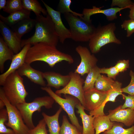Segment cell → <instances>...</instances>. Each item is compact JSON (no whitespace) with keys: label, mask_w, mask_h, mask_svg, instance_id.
Listing matches in <instances>:
<instances>
[{"label":"cell","mask_w":134,"mask_h":134,"mask_svg":"<svg viewBox=\"0 0 134 134\" xmlns=\"http://www.w3.org/2000/svg\"><path fill=\"white\" fill-rule=\"evenodd\" d=\"M134 5V3L130 0H113L111 6H117L119 8H130Z\"/></svg>","instance_id":"cell-37"},{"label":"cell","mask_w":134,"mask_h":134,"mask_svg":"<svg viewBox=\"0 0 134 134\" xmlns=\"http://www.w3.org/2000/svg\"><path fill=\"white\" fill-rule=\"evenodd\" d=\"M115 81L112 78L100 74L95 82L94 87L99 91L107 92Z\"/></svg>","instance_id":"cell-28"},{"label":"cell","mask_w":134,"mask_h":134,"mask_svg":"<svg viewBox=\"0 0 134 134\" xmlns=\"http://www.w3.org/2000/svg\"><path fill=\"white\" fill-rule=\"evenodd\" d=\"M31 12L23 9L6 17L0 14V20L7 25L12 27L21 21L30 18Z\"/></svg>","instance_id":"cell-22"},{"label":"cell","mask_w":134,"mask_h":134,"mask_svg":"<svg viewBox=\"0 0 134 134\" xmlns=\"http://www.w3.org/2000/svg\"><path fill=\"white\" fill-rule=\"evenodd\" d=\"M63 61L70 64L74 62L71 55L58 50L56 46L42 42L31 46L27 52L25 59V62L30 64L36 61L43 62L51 67Z\"/></svg>","instance_id":"cell-1"},{"label":"cell","mask_w":134,"mask_h":134,"mask_svg":"<svg viewBox=\"0 0 134 134\" xmlns=\"http://www.w3.org/2000/svg\"><path fill=\"white\" fill-rule=\"evenodd\" d=\"M16 134L15 133L14 134Z\"/></svg>","instance_id":"cell-44"},{"label":"cell","mask_w":134,"mask_h":134,"mask_svg":"<svg viewBox=\"0 0 134 134\" xmlns=\"http://www.w3.org/2000/svg\"><path fill=\"white\" fill-rule=\"evenodd\" d=\"M68 74L70 77L68 83L62 89L57 90L55 93L59 95L64 94L73 96L77 98L84 107V80L79 74L74 72L70 71Z\"/></svg>","instance_id":"cell-9"},{"label":"cell","mask_w":134,"mask_h":134,"mask_svg":"<svg viewBox=\"0 0 134 134\" xmlns=\"http://www.w3.org/2000/svg\"><path fill=\"white\" fill-rule=\"evenodd\" d=\"M69 27L71 38L76 42L89 41L94 34L96 28L92 22L87 21L70 13L64 14Z\"/></svg>","instance_id":"cell-4"},{"label":"cell","mask_w":134,"mask_h":134,"mask_svg":"<svg viewBox=\"0 0 134 134\" xmlns=\"http://www.w3.org/2000/svg\"><path fill=\"white\" fill-rule=\"evenodd\" d=\"M107 95V92L99 91L94 87L84 92L85 109L90 111L99 108L104 102Z\"/></svg>","instance_id":"cell-11"},{"label":"cell","mask_w":134,"mask_h":134,"mask_svg":"<svg viewBox=\"0 0 134 134\" xmlns=\"http://www.w3.org/2000/svg\"><path fill=\"white\" fill-rule=\"evenodd\" d=\"M46 125L43 118L39 121L38 124L34 128L30 129L27 134H48Z\"/></svg>","instance_id":"cell-34"},{"label":"cell","mask_w":134,"mask_h":134,"mask_svg":"<svg viewBox=\"0 0 134 134\" xmlns=\"http://www.w3.org/2000/svg\"><path fill=\"white\" fill-rule=\"evenodd\" d=\"M23 9L22 0H7L6 6L3 10L10 14Z\"/></svg>","instance_id":"cell-31"},{"label":"cell","mask_w":134,"mask_h":134,"mask_svg":"<svg viewBox=\"0 0 134 134\" xmlns=\"http://www.w3.org/2000/svg\"><path fill=\"white\" fill-rule=\"evenodd\" d=\"M129 75L131 77L130 82L128 86L122 88V92L129 95L134 96V72L130 70Z\"/></svg>","instance_id":"cell-38"},{"label":"cell","mask_w":134,"mask_h":134,"mask_svg":"<svg viewBox=\"0 0 134 134\" xmlns=\"http://www.w3.org/2000/svg\"><path fill=\"white\" fill-rule=\"evenodd\" d=\"M14 53L9 48L3 38L0 37V71L3 73L4 65L6 61L12 60Z\"/></svg>","instance_id":"cell-25"},{"label":"cell","mask_w":134,"mask_h":134,"mask_svg":"<svg viewBox=\"0 0 134 134\" xmlns=\"http://www.w3.org/2000/svg\"><path fill=\"white\" fill-rule=\"evenodd\" d=\"M103 6L97 7L93 6L92 8L84 9L82 14L83 16L82 18L84 20L88 22H92L90 16L92 15L98 13H102L105 15L107 20L109 21H112L117 18V13L121 10L126 9V8H119L112 7L106 9H102Z\"/></svg>","instance_id":"cell-16"},{"label":"cell","mask_w":134,"mask_h":134,"mask_svg":"<svg viewBox=\"0 0 134 134\" xmlns=\"http://www.w3.org/2000/svg\"><path fill=\"white\" fill-rule=\"evenodd\" d=\"M4 106H5V105L4 102L0 99V109L3 108Z\"/></svg>","instance_id":"cell-43"},{"label":"cell","mask_w":134,"mask_h":134,"mask_svg":"<svg viewBox=\"0 0 134 134\" xmlns=\"http://www.w3.org/2000/svg\"><path fill=\"white\" fill-rule=\"evenodd\" d=\"M0 99L4 102L7 112L8 119L5 125L11 128L16 134H27L29 129L17 107L11 104L6 97L2 87L0 88Z\"/></svg>","instance_id":"cell-7"},{"label":"cell","mask_w":134,"mask_h":134,"mask_svg":"<svg viewBox=\"0 0 134 134\" xmlns=\"http://www.w3.org/2000/svg\"><path fill=\"white\" fill-rule=\"evenodd\" d=\"M7 0H0V10L3 9L6 6Z\"/></svg>","instance_id":"cell-42"},{"label":"cell","mask_w":134,"mask_h":134,"mask_svg":"<svg viewBox=\"0 0 134 134\" xmlns=\"http://www.w3.org/2000/svg\"><path fill=\"white\" fill-rule=\"evenodd\" d=\"M35 20V32L30 37L21 40L22 47L28 44L33 45L40 42L56 46L59 40V37L49 15L47 14L45 17L40 14L36 16Z\"/></svg>","instance_id":"cell-2"},{"label":"cell","mask_w":134,"mask_h":134,"mask_svg":"<svg viewBox=\"0 0 134 134\" xmlns=\"http://www.w3.org/2000/svg\"><path fill=\"white\" fill-rule=\"evenodd\" d=\"M116 29L115 23H111L103 26H99L89 41V46L93 54L98 53L103 46L109 43L121 44V42L116 37L114 32Z\"/></svg>","instance_id":"cell-5"},{"label":"cell","mask_w":134,"mask_h":134,"mask_svg":"<svg viewBox=\"0 0 134 134\" xmlns=\"http://www.w3.org/2000/svg\"><path fill=\"white\" fill-rule=\"evenodd\" d=\"M54 102L50 96H45L36 98L30 102L20 103L16 106L20 111L25 123L31 129L35 127L32 120L33 113L36 111L40 112L43 107L47 109L51 108Z\"/></svg>","instance_id":"cell-6"},{"label":"cell","mask_w":134,"mask_h":134,"mask_svg":"<svg viewBox=\"0 0 134 134\" xmlns=\"http://www.w3.org/2000/svg\"><path fill=\"white\" fill-rule=\"evenodd\" d=\"M124 126L122 123L114 122L112 128L104 131L102 134H134V125L127 129L124 128Z\"/></svg>","instance_id":"cell-29"},{"label":"cell","mask_w":134,"mask_h":134,"mask_svg":"<svg viewBox=\"0 0 134 134\" xmlns=\"http://www.w3.org/2000/svg\"><path fill=\"white\" fill-rule=\"evenodd\" d=\"M60 134H82V132L76 126L71 124L66 116L64 115Z\"/></svg>","instance_id":"cell-30"},{"label":"cell","mask_w":134,"mask_h":134,"mask_svg":"<svg viewBox=\"0 0 134 134\" xmlns=\"http://www.w3.org/2000/svg\"><path fill=\"white\" fill-rule=\"evenodd\" d=\"M31 45L30 44L26 45L18 53L14 55L8 69L0 75V86L3 85L8 76L16 71L24 63L27 53Z\"/></svg>","instance_id":"cell-15"},{"label":"cell","mask_w":134,"mask_h":134,"mask_svg":"<svg viewBox=\"0 0 134 134\" xmlns=\"http://www.w3.org/2000/svg\"><path fill=\"white\" fill-rule=\"evenodd\" d=\"M0 30L4 41L9 48L15 54L18 53L22 49V40L19 38L13 30L1 20Z\"/></svg>","instance_id":"cell-14"},{"label":"cell","mask_w":134,"mask_h":134,"mask_svg":"<svg viewBox=\"0 0 134 134\" xmlns=\"http://www.w3.org/2000/svg\"><path fill=\"white\" fill-rule=\"evenodd\" d=\"M35 20L30 17L20 21L12 27L13 31L17 36L21 39L25 34L30 31L35 27Z\"/></svg>","instance_id":"cell-23"},{"label":"cell","mask_w":134,"mask_h":134,"mask_svg":"<svg viewBox=\"0 0 134 134\" xmlns=\"http://www.w3.org/2000/svg\"><path fill=\"white\" fill-rule=\"evenodd\" d=\"M100 74H107L108 77L114 80H115L116 76L120 73L115 66L109 68H100Z\"/></svg>","instance_id":"cell-36"},{"label":"cell","mask_w":134,"mask_h":134,"mask_svg":"<svg viewBox=\"0 0 134 134\" xmlns=\"http://www.w3.org/2000/svg\"><path fill=\"white\" fill-rule=\"evenodd\" d=\"M121 106L109 110L107 115L111 121L121 123L130 127L134 125V109H122Z\"/></svg>","instance_id":"cell-13"},{"label":"cell","mask_w":134,"mask_h":134,"mask_svg":"<svg viewBox=\"0 0 134 134\" xmlns=\"http://www.w3.org/2000/svg\"><path fill=\"white\" fill-rule=\"evenodd\" d=\"M121 28L126 31L127 37H130L134 33V20H125L121 25Z\"/></svg>","instance_id":"cell-35"},{"label":"cell","mask_w":134,"mask_h":134,"mask_svg":"<svg viewBox=\"0 0 134 134\" xmlns=\"http://www.w3.org/2000/svg\"><path fill=\"white\" fill-rule=\"evenodd\" d=\"M43 76L47 81L46 86L53 87L58 90L61 87H65L68 83L70 77L68 74L63 75L52 71H48L43 72Z\"/></svg>","instance_id":"cell-19"},{"label":"cell","mask_w":134,"mask_h":134,"mask_svg":"<svg viewBox=\"0 0 134 134\" xmlns=\"http://www.w3.org/2000/svg\"><path fill=\"white\" fill-rule=\"evenodd\" d=\"M100 69L97 66L91 69L87 74L83 86L84 92L94 87L95 82L100 74Z\"/></svg>","instance_id":"cell-27"},{"label":"cell","mask_w":134,"mask_h":134,"mask_svg":"<svg viewBox=\"0 0 134 134\" xmlns=\"http://www.w3.org/2000/svg\"><path fill=\"white\" fill-rule=\"evenodd\" d=\"M41 89L46 92L60 106L67 114L71 124L82 132V127L79 124L75 113V108L79 102V100L75 97L69 95H65V98H62L54 92L49 87H42Z\"/></svg>","instance_id":"cell-8"},{"label":"cell","mask_w":134,"mask_h":134,"mask_svg":"<svg viewBox=\"0 0 134 134\" xmlns=\"http://www.w3.org/2000/svg\"><path fill=\"white\" fill-rule=\"evenodd\" d=\"M2 87L9 102L16 106L26 101L28 95L24 83L23 78L16 71L7 77Z\"/></svg>","instance_id":"cell-3"},{"label":"cell","mask_w":134,"mask_h":134,"mask_svg":"<svg viewBox=\"0 0 134 134\" xmlns=\"http://www.w3.org/2000/svg\"><path fill=\"white\" fill-rule=\"evenodd\" d=\"M62 110L60 107L54 115L51 116L44 112L42 113L43 119L48 127L49 134H60L61 127L59 118Z\"/></svg>","instance_id":"cell-21"},{"label":"cell","mask_w":134,"mask_h":134,"mask_svg":"<svg viewBox=\"0 0 134 134\" xmlns=\"http://www.w3.org/2000/svg\"><path fill=\"white\" fill-rule=\"evenodd\" d=\"M122 96L125 101L124 104L121 105V108L125 109L129 108L134 109V96L129 95L127 96L123 94Z\"/></svg>","instance_id":"cell-39"},{"label":"cell","mask_w":134,"mask_h":134,"mask_svg":"<svg viewBox=\"0 0 134 134\" xmlns=\"http://www.w3.org/2000/svg\"><path fill=\"white\" fill-rule=\"evenodd\" d=\"M8 115L6 109L0 110V134H12L15 133L12 129L8 128L5 126L6 122L8 120Z\"/></svg>","instance_id":"cell-33"},{"label":"cell","mask_w":134,"mask_h":134,"mask_svg":"<svg viewBox=\"0 0 134 134\" xmlns=\"http://www.w3.org/2000/svg\"><path fill=\"white\" fill-rule=\"evenodd\" d=\"M122 83L118 81H115L110 89L107 92L106 97L102 104L97 109L89 111V114L94 117L105 115L104 109L105 104L109 101H116V98L119 95H123L122 91Z\"/></svg>","instance_id":"cell-17"},{"label":"cell","mask_w":134,"mask_h":134,"mask_svg":"<svg viewBox=\"0 0 134 134\" xmlns=\"http://www.w3.org/2000/svg\"><path fill=\"white\" fill-rule=\"evenodd\" d=\"M75 50L80 57L81 61L74 72L83 76L87 74L91 69L97 66L98 60L86 47L78 46Z\"/></svg>","instance_id":"cell-10"},{"label":"cell","mask_w":134,"mask_h":134,"mask_svg":"<svg viewBox=\"0 0 134 134\" xmlns=\"http://www.w3.org/2000/svg\"><path fill=\"white\" fill-rule=\"evenodd\" d=\"M129 15V17L131 19L134 20V5L131 7Z\"/></svg>","instance_id":"cell-41"},{"label":"cell","mask_w":134,"mask_h":134,"mask_svg":"<svg viewBox=\"0 0 134 134\" xmlns=\"http://www.w3.org/2000/svg\"><path fill=\"white\" fill-rule=\"evenodd\" d=\"M76 112L79 114L83 124L82 134H95L93 123L95 117L86 114L84 107L79 101L76 105Z\"/></svg>","instance_id":"cell-20"},{"label":"cell","mask_w":134,"mask_h":134,"mask_svg":"<svg viewBox=\"0 0 134 134\" xmlns=\"http://www.w3.org/2000/svg\"><path fill=\"white\" fill-rule=\"evenodd\" d=\"M71 3V0H60L57 9L61 13L64 14L67 13H70L80 17H83L82 14L78 13L71 10L70 7Z\"/></svg>","instance_id":"cell-32"},{"label":"cell","mask_w":134,"mask_h":134,"mask_svg":"<svg viewBox=\"0 0 134 134\" xmlns=\"http://www.w3.org/2000/svg\"><path fill=\"white\" fill-rule=\"evenodd\" d=\"M41 1L46 8L48 14L53 20L59 41L63 43L66 39L71 38V35L69 29L65 26L62 22L61 13L54 9L42 0Z\"/></svg>","instance_id":"cell-12"},{"label":"cell","mask_w":134,"mask_h":134,"mask_svg":"<svg viewBox=\"0 0 134 134\" xmlns=\"http://www.w3.org/2000/svg\"><path fill=\"white\" fill-rule=\"evenodd\" d=\"M17 71L20 76H25L32 82L42 87L46 86L43 72L34 69L30 64L25 62Z\"/></svg>","instance_id":"cell-18"},{"label":"cell","mask_w":134,"mask_h":134,"mask_svg":"<svg viewBox=\"0 0 134 134\" xmlns=\"http://www.w3.org/2000/svg\"><path fill=\"white\" fill-rule=\"evenodd\" d=\"M114 66L119 73L123 72L129 67L130 61L128 60H119Z\"/></svg>","instance_id":"cell-40"},{"label":"cell","mask_w":134,"mask_h":134,"mask_svg":"<svg viewBox=\"0 0 134 134\" xmlns=\"http://www.w3.org/2000/svg\"><path fill=\"white\" fill-rule=\"evenodd\" d=\"M23 9L32 11L36 16L41 14V13L46 16L47 12L46 10L43 8L39 1L36 0H22Z\"/></svg>","instance_id":"cell-26"},{"label":"cell","mask_w":134,"mask_h":134,"mask_svg":"<svg viewBox=\"0 0 134 134\" xmlns=\"http://www.w3.org/2000/svg\"><path fill=\"white\" fill-rule=\"evenodd\" d=\"M114 122L111 121L107 115H104L95 117L93 125L95 134H100L110 130Z\"/></svg>","instance_id":"cell-24"}]
</instances>
